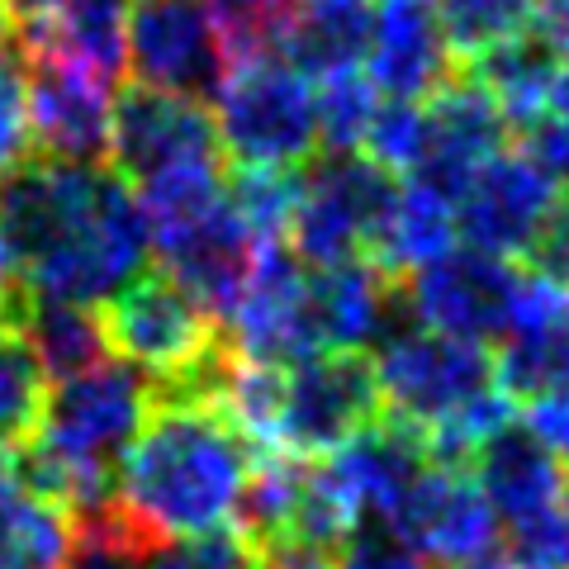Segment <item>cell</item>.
I'll use <instances>...</instances> for the list:
<instances>
[{
	"instance_id": "1",
	"label": "cell",
	"mask_w": 569,
	"mask_h": 569,
	"mask_svg": "<svg viewBox=\"0 0 569 569\" xmlns=\"http://www.w3.org/2000/svg\"><path fill=\"white\" fill-rule=\"evenodd\" d=\"M0 242L24 276V299L100 309L142 276L152 233L114 167L24 162L0 181Z\"/></svg>"
},
{
	"instance_id": "2",
	"label": "cell",
	"mask_w": 569,
	"mask_h": 569,
	"mask_svg": "<svg viewBox=\"0 0 569 569\" xmlns=\"http://www.w3.org/2000/svg\"><path fill=\"white\" fill-rule=\"evenodd\" d=\"M252 466L257 451L204 395H167L119 460L110 508L148 541L238 527Z\"/></svg>"
},
{
	"instance_id": "3",
	"label": "cell",
	"mask_w": 569,
	"mask_h": 569,
	"mask_svg": "<svg viewBox=\"0 0 569 569\" xmlns=\"http://www.w3.org/2000/svg\"><path fill=\"white\" fill-rule=\"evenodd\" d=\"M152 403V380L119 356H104L100 366L48 389L39 427L14 447L10 466L71 518H91L110 508L119 460L148 422Z\"/></svg>"
},
{
	"instance_id": "4",
	"label": "cell",
	"mask_w": 569,
	"mask_h": 569,
	"mask_svg": "<svg viewBox=\"0 0 569 569\" xmlns=\"http://www.w3.org/2000/svg\"><path fill=\"white\" fill-rule=\"evenodd\" d=\"M380 413L395 418L427 441V456L441 466H466L493 432L512 422V395L498 385L493 347L447 337L418 323L389 328L376 356Z\"/></svg>"
},
{
	"instance_id": "5",
	"label": "cell",
	"mask_w": 569,
	"mask_h": 569,
	"mask_svg": "<svg viewBox=\"0 0 569 569\" xmlns=\"http://www.w3.org/2000/svg\"><path fill=\"white\" fill-rule=\"evenodd\" d=\"M213 133L238 167L295 171L318 152L313 81L280 52H257L228 67L213 91Z\"/></svg>"
},
{
	"instance_id": "6",
	"label": "cell",
	"mask_w": 569,
	"mask_h": 569,
	"mask_svg": "<svg viewBox=\"0 0 569 569\" xmlns=\"http://www.w3.org/2000/svg\"><path fill=\"white\" fill-rule=\"evenodd\" d=\"M399 181L366 152H313L295 171V209L284 223V247L318 266L356 261L376 252Z\"/></svg>"
},
{
	"instance_id": "7",
	"label": "cell",
	"mask_w": 569,
	"mask_h": 569,
	"mask_svg": "<svg viewBox=\"0 0 569 569\" xmlns=\"http://www.w3.org/2000/svg\"><path fill=\"white\" fill-rule=\"evenodd\" d=\"M104 337L119 361L162 385L167 395H200L204 376L219 361V337H213V318L194 305V299L171 276L129 280L123 290L104 305Z\"/></svg>"
},
{
	"instance_id": "8",
	"label": "cell",
	"mask_w": 569,
	"mask_h": 569,
	"mask_svg": "<svg viewBox=\"0 0 569 569\" xmlns=\"http://www.w3.org/2000/svg\"><path fill=\"white\" fill-rule=\"evenodd\" d=\"M370 418H380L370 356L332 351V356H309V361L280 366L271 447L261 456L318 460L361 432Z\"/></svg>"
},
{
	"instance_id": "9",
	"label": "cell",
	"mask_w": 569,
	"mask_h": 569,
	"mask_svg": "<svg viewBox=\"0 0 569 569\" xmlns=\"http://www.w3.org/2000/svg\"><path fill=\"white\" fill-rule=\"evenodd\" d=\"M123 67L138 86L213 100L228 77V43L209 0H133L123 14Z\"/></svg>"
},
{
	"instance_id": "10",
	"label": "cell",
	"mask_w": 569,
	"mask_h": 569,
	"mask_svg": "<svg viewBox=\"0 0 569 569\" xmlns=\"http://www.w3.org/2000/svg\"><path fill=\"white\" fill-rule=\"evenodd\" d=\"M518 280L522 271L512 261L460 242L399 284V305L408 323L493 347L508 332Z\"/></svg>"
},
{
	"instance_id": "11",
	"label": "cell",
	"mask_w": 569,
	"mask_h": 569,
	"mask_svg": "<svg viewBox=\"0 0 569 569\" xmlns=\"http://www.w3.org/2000/svg\"><path fill=\"white\" fill-rule=\"evenodd\" d=\"M24 114L29 142H39L48 162L104 167L110 157L114 81L62 52H24Z\"/></svg>"
},
{
	"instance_id": "12",
	"label": "cell",
	"mask_w": 569,
	"mask_h": 569,
	"mask_svg": "<svg viewBox=\"0 0 569 569\" xmlns=\"http://www.w3.org/2000/svg\"><path fill=\"white\" fill-rule=\"evenodd\" d=\"M385 527L399 531L427 565L466 569L498 556V518L466 466L427 460L395 512L385 518Z\"/></svg>"
},
{
	"instance_id": "13",
	"label": "cell",
	"mask_w": 569,
	"mask_h": 569,
	"mask_svg": "<svg viewBox=\"0 0 569 569\" xmlns=\"http://www.w3.org/2000/svg\"><path fill=\"white\" fill-rule=\"evenodd\" d=\"M305 290H309V266L284 247V238L257 242L247 280L238 290V305L223 318L228 337H233L228 351L242 356V361H266V366H295L318 356L309 337Z\"/></svg>"
},
{
	"instance_id": "14",
	"label": "cell",
	"mask_w": 569,
	"mask_h": 569,
	"mask_svg": "<svg viewBox=\"0 0 569 569\" xmlns=\"http://www.w3.org/2000/svg\"><path fill=\"white\" fill-rule=\"evenodd\" d=\"M560 194L527 152H493L456 200V238L489 257L522 261L537 247Z\"/></svg>"
},
{
	"instance_id": "15",
	"label": "cell",
	"mask_w": 569,
	"mask_h": 569,
	"mask_svg": "<svg viewBox=\"0 0 569 569\" xmlns=\"http://www.w3.org/2000/svg\"><path fill=\"white\" fill-rule=\"evenodd\" d=\"M223 157L213 119L200 100L129 86L110 114V162L129 186H142L171 167Z\"/></svg>"
},
{
	"instance_id": "16",
	"label": "cell",
	"mask_w": 569,
	"mask_h": 569,
	"mask_svg": "<svg viewBox=\"0 0 569 569\" xmlns=\"http://www.w3.org/2000/svg\"><path fill=\"white\" fill-rule=\"evenodd\" d=\"M427 104V148L418 167L408 171V181L427 186L441 200H460V190L470 186V176L489 162L493 152H503L508 142V119L498 114V104L485 96V86L460 77L447 81Z\"/></svg>"
},
{
	"instance_id": "17",
	"label": "cell",
	"mask_w": 569,
	"mask_h": 569,
	"mask_svg": "<svg viewBox=\"0 0 569 569\" xmlns=\"http://www.w3.org/2000/svg\"><path fill=\"white\" fill-rule=\"evenodd\" d=\"M305 309H309V337H313L318 356L366 351L370 342H380L389 328L403 323L399 280L385 276L370 257L309 271Z\"/></svg>"
},
{
	"instance_id": "18",
	"label": "cell",
	"mask_w": 569,
	"mask_h": 569,
	"mask_svg": "<svg viewBox=\"0 0 569 569\" xmlns=\"http://www.w3.org/2000/svg\"><path fill=\"white\" fill-rule=\"evenodd\" d=\"M152 252L162 257V276H171L181 290L200 305L213 323H223L228 309L238 305V290L252 266L257 238L247 233L238 209L228 204V194L194 223L176 228L171 238H157Z\"/></svg>"
},
{
	"instance_id": "19",
	"label": "cell",
	"mask_w": 569,
	"mask_h": 569,
	"mask_svg": "<svg viewBox=\"0 0 569 569\" xmlns=\"http://www.w3.org/2000/svg\"><path fill=\"white\" fill-rule=\"evenodd\" d=\"M451 62L432 0H376L366 77L385 100H432L451 81Z\"/></svg>"
},
{
	"instance_id": "20",
	"label": "cell",
	"mask_w": 569,
	"mask_h": 569,
	"mask_svg": "<svg viewBox=\"0 0 569 569\" xmlns=\"http://www.w3.org/2000/svg\"><path fill=\"white\" fill-rule=\"evenodd\" d=\"M470 479L479 485V493H485V503L493 508L498 531L556 508L569 485L565 470L531 441L522 422H508L503 432H493L485 447L470 456Z\"/></svg>"
},
{
	"instance_id": "21",
	"label": "cell",
	"mask_w": 569,
	"mask_h": 569,
	"mask_svg": "<svg viewBox=\"0 0 569 569\" xmlns=\"http://www.w3.org/2000/svg\"><path fill=\"white\" fill-rule=\"evenodd\" d=\"M376 0H290L280 29V58L295 62L305 77H332L366 62Z\"/></svg>"
},
{
	"instance_id": "22",
	"label": "cell",
	"mask_w": 569,
	"mask_h": 569,
	"mask_svg": "<svg viewBox=\"0 0 569 569\" xmlns=\"http://www.w3.org/2000/svg\"><path fill=\"white\" fill-rule=\"evenodd\" d=\"M560 67V48L546 39L537 24L518 29L512 39L485 48L470 58V81L485 86V96L498 104L508 129H531L550 110V81Z\"/></svg>"
},
{
	"instance_id": "23",
	"label": "cell",
	"mask_w": 569,
	"mask_h": 569,
	"mask_svg": "<svg viewBox=\"0 0 569 569\" xmlns=\"http://www.w3.org/2000/svg\"><path fill=\"white\" fill-rule=\"evenodd\" d=\"M77 518L0 460V569H67Z\"/></svg>"
},
{
	"instance_id": "24",
	"label": "cell",
	"mask_w": 569,
	"mask_h": 569,
	"mask_svg": "<svg viewBox=\"0 0 569 569\" xmlns=\"http://www.w3.org/2000/svg\"><path fill=\"white\" fill-rule=\"evenodd\" d=\"M14 323H20L48 385L81 376V370H91L110 356V337H104L100 309L62 305V299H24Z\"/></svg>"
},
{
	"instance_id": "25",
	"label": "cell",
	"mask_w": 569,
	"mask_h": 569,
	"mask_svg": "<svg viewBox=\"0 0 569 569\" xmlns=\"http://www.w3.org/2000/svg\"><path fill=\"white\" fill-rule=\"evenodd\" d=\"M456 247V204L432 194L418 181H403L395 190V204H389V219L376 238V252L370 261L380 266L385 276H413L427 261H437L441 252Z\"/></svg>"
},
{
	"instance_id": "26",
	"label": "cell",
	"mask_w": 569,
	"mask_h": 569,
	"mask_svg": "<svg viewBox=\"0 0 569 569\" xmlns=\"http://www.w3.org/2000/svg\"><path fill=\"white\" fill-rule=\"evenodd\" d=\"M48 380L14 318H0V447H20L39 427Z\"/></svg>"
},
{
	"instance_id": "27",
	"label": "cell",
	"mask_w": 569,
	"mask_h": 569,
	"mask_svg": "<svg viewBox=\"0 0 569 569\" xmlns=\"http://www.w3.org/2000/svg\"><path fill=\"white\" fill-rule=\"evenodd\" d=\"M437 24L447 33L451 58H479L485 48L512 39L531 24L537 0H432Z\"/></svg>"
},
{
	"instance_id": "28",
	"label": "cell",
	"mask_w": 569,
	"mask_h": 569,
	"mask_svg": "<svg viewBox=\"0 0 569 569\" xmlns=\"http://www.w3.org/2000/svg\"><path fill=\"white\" fill-rule=\"evenodd\" d=\"M318 100V142L328 152H361L370 119L380 110V91L370 86L361 67L356 71H332L313 91Z\"/></svg>"
},
{
	"instance_id": "29",
	"label": "cell",
	"mask_w": 569,
	"mask_h": 569,
	"mask_svg": "<svg viewBox=\"0 0 569 569\" xmlns=\"http://www.w3.org/2000/svg\"><path fill=\"white\" fill-rule=\"evenodd\" d=\"M152 541L114 508L77 518V537L67 550V569H148Z\"/></svg>"
},
{
	"instance_id": "30",
	"label": "cell",
	"mask_w": 569,
	"mask_h": 569,
	"mask_svg": "<svg viewBox=\"0 0 569 569\" xmlns=\"http://www.w3.org/2000/svg\"><path fill=\"white\" fill-rule=\"evenodd\" d=\"M366 157L380 162L389 176H408L427 148V104L418 100H380L376 119L366 129Z\"/></svg>"
},
{
	"instance_id": "31",
	"label": "cell",
	"mask_w": 569,
	"mask_h": 569,
	"mask_svg": "<svg viewBox=\"0 0 569 569\" xmlns=\"http://www.w3.org/2000/svg\"><path fill=\"white\" fill-rule=\"evenodd\" d=\"M257 565H261L257 546L238 527H213V531H194V537L152 541L148 550V569H257Z\"/></svg>"
},
{
	"instance_id": "32",
	"label": "cell",
	"mask_w": 569,
	"mask_h": 569,
	"mask_svg": "<svg viewBox=\"0 0 569 569\" xmlns=\"http://www.w3.org/2000/svg\"><path fill=\"white\" fill-rule=\"evenodd\" d=\"M498 560L508 569H569V512L565 498L556 508L522 518L498 531Z\"/></svg>"
},
{
	"instance_id": "33",
	"label": "cell",
	"mask_w": 569,
	"mask_h": 569,
	"mask_svg": "<svg viewBox=\"0 0 569 569\" xmlns=\"http://www.w3.org/2000/svg\"><path fill=\"white\" fill-rule=\"evenodd\" d=\"M29 162V114H24V52L0 43V181Z\"/></svg>"
},
{
	"instance_id": "34",
	"label": "cell",
	"mask_w": 569,
	"mask_h": 569,
	"mask_svg": "<svg viewBox=\"0 0 569 569\" xmlns=\"http://www.w3.org/2000/svg\"><path fill=\"white\" fill-rule=\"evenodd\" d=\"M332 569H432L399 531H389L385 522H366L351 537L337 541Z\"/></svg>"
},
{
	"instance_id": "35",
	"label": "cell",
	"mask_w": 569,
	"mask_h": 569,
	"mask_svg": "<svg viewBox=\"0 0 569 569\" xmlns=\"http://www.w3.org/2000/svg\"><path fill=\"white\" fill-rule=\"evenodd\" d=\"M522 427L531 432V441H537V447L569 475V389H541V395H531Z\"/></svg>"
},
{
	"instance_id": "36",
	"label": "cell",
	"mask_w": 569,
	"mask_h": 569,
	"mask_svg": "<svg viewBox=\"0 0 569 569\" xmlns=\"http://www.w3.org/2000/svg\"><path fill=\"white\" fill-rule=\"evenodd\" d=\"M522 138H527V157L550 176L556 194H565V200H569V119L565 114L537 119Z\"/></svg>"
},
{
	"instance_id": "37",
	"label": "cell",
	"mask_w": 569,
	"mask_h": 569,
	"mask_svg": "<svg viewBox=\"0 0 569 569\" xmlns=\"http://www.w3.org/2000/svg\"><path fill=\"white\" fill-rule=\"evenodd\" d=\"M527 261H537L531 271H541L550 280L569 284V204H556V213L546 219L541 238H537V247H531Z\"/></svg>"
},
{
	"instance_id": "38",
	"label": "cell",
	"mask_w": 569,
	"mask_h": 569,
	"mask_svg": "<svg viewBox=\"0 0 569 569\" xmlns=\"http://www.w3.org/2000/svg\"><path fill=\"white\" fill-rule=\"evenodd\" d=\"M531 24H537L546 39L565 52L569 48V0H537V10H531Z\"/></svg>"
},
{
	"instance_id": "39",
	"label": "cell",
	"mask_w": 569,
	"mask_h": 569,
	"mask_svg": "<svg viewBox=\"0 0 569 569\" xmlns=\"http://www.w3.org/2000/svg\"><path fill=\"white\" fill-rule=\"evenodd\" d=\"M67 6V0H6V10L14 14L20 24H33V20H52Z\"/></svg>"
},
{
	"instance_id": "40",
	"label": "cell",
	"mask_w": 569,
	"mask_h": 569,
	"mask_svg": "<svg viewBox=\"0 0 569 569\" xmlns=\"http://www.w3.org/2000/svg\"><path fill=\"white\" fill-rule=\"evenodd\" d=\"M550 110L569 119V48L560 52V67H556V81H550Z\"/></svg>"
},
{
	"instance_id": "41",
	"label": "cell",
	"mask_w": 569,
	"mask_h": 569,
	"mask_svg": "<svg viewBox=\"0 0 569 569\" xmlns=\"http://www.w3.org/2000/svg\"><path fill=\"white\" fill-rule=\"evenodd\" d=\"M10 39V10H6V0H0V43Z\"/></svg>"
},
{
	"instance_id": "42",
	"label": "cell",
	"mask_w": 569,
	"mask_h": 569,
	"mask_svg": "<svg viewBox=\"0 0 569 569\" xmlns=\"http://www.w3.org/2000/svg\"><path fill=\"white\" fill-rule=\"evenodd\" d=\"M466 569H508L503 560H485V565H466Z\"/></svg>"
},
{
	"instance_id": "43",
	"label": "cell",
	"mask_w": 569,
	"mask_h": 569,
	"mask_svg": "<svg viewBox=\"0 0 569 569\" xmlns=\"http://www.w3.org/2000/svg\"><path fill=\"white\" fill-rule=\"evenodd\" d=\"M123 6H129V0H123Z\"/></svg>"
},
{
	"instance_id": "44",
	"label": "cell",
	"mask_w": 569,
	"mask_h": 569,
	"mask_svg": "<svg viewBox=\"0 0 569 569\" xmlns=\"http://www.w3.org/2000/svg\"><path fill=\"white\" fill-rule=\"evenodd\" d=\"M213 6H219V0H213Z\"/></svg>"
}]
</instances>
